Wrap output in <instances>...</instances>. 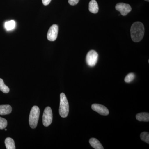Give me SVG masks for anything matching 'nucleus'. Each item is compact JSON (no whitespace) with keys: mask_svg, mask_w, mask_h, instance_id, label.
Listing matches in <instances>:
<instances>
[{"mask_svg":"<svg viewBox=\"0 0 149 149\" xmlns=\"http://www.w3.org/2000/svg\"><path fill=\"white\" fill-rule=\"evenodd\" d=\"M145 33L143 24L140 22H134L130 28L131 39L134 42H139L142 40Z\"/></svg>","mask_w":149,"mask_h":149,"instance_id":"obj_1","label":"nucleus"},{"mask_svg":"<svg viewBox=\"0 0 149 149\" xmlns=\"http://www.w3.org/2000/svg\"><path fill=\"white\" fill-rule=\"evenodd\" d=\"M69 104L66 96L64 93L60 94V103L59 112L60 115L62 118H65L69 113Z\"/></svg>","mask_w":149,"mask_h":149,"instance_id":"obj_2","label":"nucleus"},{"mask_svg":"<svg viewBox=\"0 0 149 149\" xmlns=\"http://www.w3.org/2000/svg\"><path fill=\"white\" fill-rule=\"evenodd\" d=\"M40 115V109L39 107L34 106L32 107L29 114V122L31 128L34 129L37 127Z\"/></svg>","mask_w":149,"mask_h":149,"instance_id":"obj_3","label":"nucleus"},{"mask_svg":"<svg viewBox=\"0 0 149 149\" xmlns=\"http://www.w3.org/2000/svg\"><path fill=\"white\" fill-rule=\"evenodd\" d=\"M53 113L50 107H47L45 109L42 117L43 124L44 126L47 127L52 122Z\"/></svg>","mask_w":149,"mask_h":149,"instance_id":"obj_4","label":"nucleus"},{"mask_svg":"<svg viewBox=\"0 0 149 149\" xmlns=\"http://www.w3.org/2000/svg\"><path fill=\"white\" fill-rule=\"evenodd\" d=\"M98 59V54L96 51L91 50L86 56V62L90 67H94L97 64Z\"/></svg>","mask_w":149,"mask_h":149,"instance_id":"obj_5","label":"nucleus"},{"mask_svg":"<svg viewBox=\"0 0 149 149\" xmlns=\"http://www.w3.org/2000/svg\"><path fill=\"white\" fill-rule=\"evenodd\" d=\"M116 9L120 12L121 15L125 16L132 10L131 6L128 4L118 3L116 6Z\"/></svg>","mask_w":149,"mask_h":149,"instance_id":"obj_6","label":"nucleus"},{"mask_svg":"<svg viewBox=\"0 0 149 149\" xmlns=\"http://www.w3.org/2000/svg\"><path fill=\"white\" fill-rule=\"evenodd\" d=\"M58 32V26L56 24H53L52 25L47 34V37L48 40L50 41H55L57 37Z\"/></svg>","mask_w":149,"mask_h":149,"instance_id":"obj_7","label":"nucleus"},{"mask_svg":"<svg viewBox=\"0 0 149 149\" xmlns=\"http://www.w3.org/2000/svg\"><path fill=\"white\" fill-rule=\"evenodd\" d=\"M92 109L94 111L99 114L103 116H107L109 114V111L106 107L100 104H94L92 105Z\"/></svg>","mask_w":149,"mask_h":149,"instance_id":"obj_8","label":"nucleus"},{"mask_svg":"<svg viewBox=\"0 0 149 149\" xmlns=\"http://www.w3.org/2000/svg\"><path fill=\"white\" fill-rule=\"evenodd\" d=\"M89 11L91 13L96 14L98 12L99 6L96 0H91L89 3Z\"/></svg>","mask_w":149,"mask_h":149,"instance_id":"obj_9","label":"nucleus"},{"mask_svg":"<svg viewBox=\"0 0 149 149\" xmlns=\"http://www.w3.org/2000/svg\"><path fill=\"white\" fill-rule=\"evenodd\" d=\"M12 107L9 105H0V115H5L9 114L12 112Z\"/></svg>","mask_w":149,"mask_h":149,"instance_id":"obj_10","label":"nucleus"},{"mask_svg":"<svg viewBox=\"0 0 149 149\" xmlns=\"http://www.w3.org/2000/svg\"><path fill=\"white\" fill-rule=\"evenodd\" d=\"M89 143L91 146L95 149H104L103 146H102L100 141L95 138H91L89 140Z\"/></svg>","mask_w":149,"mask_h":149,"instance_id":"obj_11","label":"nucleus"},{"mask_svg":"<svg viewBox=\"0 0 149 149\" xmlns=\"http://www.w3.org/2000/svg\"><path fill=\"white\" fill-rule=\"evenodd\" d=\"M136 118L139 121L148 122L149 121V113H148L142 112L138 113L136 115Z\"/></svg>","mask_w":149,"mask_h":149,"instance_id":"obj_12","label":"nucleus"},{"mask_svg":"<svg viewBox=\"0 0 149 149\" xmlns=\"http://www.w3.org/2000/svg\"><path fill=\"white\" fill-rule=\"evenodd\" d=\"M5 144L7 149H15V146L14 140L10 138H7L5 141Z\"/></svg>","mask_w":149,"mask_h":149,"instance_id":"obj_13","label":"nucleus"},{"mask_svg":"<svg viewBox=\"0 0 149 149\" xmlns=\"http://www.w3.org/2000/svg\"><path fill=\"white\" fill-rule=\"evenodd\" d=\"M5 28L7 31H10L14 29L15 26V22L14 20H10L6 22L4 24Z\"/></svg>","mask_w":149,"mask_h":149,"instance_id":"obj_14","label":"nucleus"},{"mask_svg":"<svg viewBox=\"0 0 149 149\" xmlns=\"http://www.w3.org/2000/svg\"><path fill=\"white\" fill-rule=\"evenodd\" d=\"M0 91L4 93H8L10 91L9 88L4 84L3 80L1 78H0Z\"/></svg>","mask_w":149,"mask_h":149,"instance_id":"obj_15","label":"nucleus"},{"mask_svg":"<svg viewBox=\"0 0 149 149\" xmlns=\"http://www.w3.org/2000/svg\"><path fill=\"white\" fill-rule=\"evenodd\" d=\"M140 138L142 141L148 144L149 143V133L148 132H144L141 133Z\"/></svg>","mask_w":149,"mask_h":149,"instance_id":"obj_16","label":"nucleus"},{"mask_svg":"<svg viewBox=\"0 0 149 149\" xmlns=\"http://www.w3.org/2000/svg\"><path fill=\"white\" fill-rule=\"evenodd\" d=\"M135 77V74L134 73H130L126 75L124 80L125 83H130L134 80Z\"/></svg>","mask_w":149,"mask_h":149,"instance_id":"obj_17","label":"nucleus"},{"mask_svg":"<svg viewBox=\"0 0 149 149\" xmlns=\"http://www.w3.org/2000/svg\"><path fill=\"white\" fill-rule=\"evenodd\" d=\"M8 123L5 118L0 117V129H3L7 127Z\"/></svg>","mask_w":149,"mask_h":149,"instance_id":"obj_18","label":"nucleus"},{"mask_svg":"<svg viewBox=\"0 0 149 149\" xmlns=\"http://www.w3.org/2000/svg\"><path fill=\"white\" fill-rule=\"evenodd\" d=\"M79 0H68V3L70 5H76L79 2Z\"/></svg>","mask_w":149,"mask_h":149,"instance_id":"obj_19","label":"nucleus"},{"mask_svg":"<svg viewBox=\"0 0 149 149\" xmlns=\"http://www.w3.org/2000/svg\"><path fill=\"white\" fill-rule=\"evenodd\" d=\"M52 0H42L43 4L45 6L48 5L50 3Z\"/></svg>","mask_w":149,"mask_h":149,"instance_id":"obj_20","label":"nucleus"},{"mask_svg":"<svg viewBox=\"0 0 149 149\" xmlns=\"http://www.w3.org/2000/svg\"><path fill=\"white\" fill-rule=\"evenodd\" d=\"M145 1H146L149 2V0H145Z\"/></svg>","mask_w":149,"mask_h":149,"instance_id":"obj_21","label":"nucleus"},{"mask_svg":"<svg viewBox=\"0 0 149 149\" xmlns=\"http://www.w3.org/2000/svg\"><path fill=\"white\" fill-rule=\"evenodd\" d=\"M5 130H7V129H5Z\"/></svg>","mask_w":149,"mask_h":149,"instance_id":"obj_22","label":"nucleus"}]
</instances>
